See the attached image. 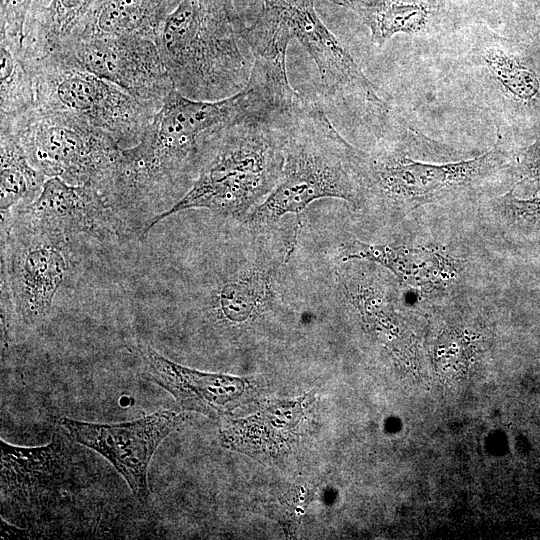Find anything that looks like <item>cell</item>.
Segmentation results:
<instances>
[{
    "instance_id": "d6986e66",
    "label": "cell",
    "mask_w": 540,
    "mask_h": 540,
    "mask_svg": "<svg viewBox=\"0 0 540 540\" xmlns=\"http://www.w3.org/2000/svg\"><path fill=\"white\" fill-rule=\"evenodd\" d=\"M1 218L33 202L48 179L29 161L23 148L7 129H0Z\"/></svg>"
},
{
    "instance_id": "484cf974",
    "label": "cell",
    "mask_w": 540,
    "mask_h": 540,
    "mask_svg": "<svg viewBox=\"0 0 540 540\" xmlns=\"http://www.w3.org/2000/svg\"><path fill=\"white\" fill-rule=\"evenodd\" d=\"M262 1H263V6L270 7V6H273V5L277 4L281 0H262Z\"/></svg>"
},
{
    "instance_id": "9c48e42d",
    "label": "cell",
    "mask_w": 540,
    "mask_h": 540,
    "mask_svg": "<svg viewBox=\"0 0 540 540\" xmlns=\"http://www.w3.org/2000/svg\"><path fill=\"white\" fill-rule=\"evenodd\" d=\"M50 54L121 87L156 110L174 88L152 36L66 39Z\"/></svg>"
},
{
    "instance_id": "8992f818",
    "label": "cell",
    "mask_w": 540,
    "mask_h": 540,
    "mask_svg": "<svg viewBox=\"0 0 540 540\" xmlns=\"http://www.w3.org/2000/svg\"><path fill=\"white\" fill-rule=\"evenodd\" d=\"M36 104L73 113L112 136L137 144L158 111L95 74L53 54L34 60Z\"/></svg>"
},
{
    "instance_id": "7402d4cb",
    "label": "cell",
    "mask_w": 540,
    "mask_h": 540,
    "mask_svg": "<svg viewBox=\"0 0 540 540\" xmlns=\"http://www.w3.org/2000/svg\"><path fill=\"white\" fill-rule=\"evenodd\" d=\"M500 212L510 221L532 224L540 221V195L519 199L514 195V187L497 201Z\"/></svg>"
},
{
    "instance_id": "ac0fdd59",
    "label": "cell",
    "mask_w": 540,
    "mask_h": 540,
    "mask_svg": "<svg viewBox=\"0 0 540 540\" xmlns=\"http://www.w3.org/2000/svg\"><path fill=\"white\" fill-rule=\"evenodd\" d=\"M350 9L369 28L371 40L378 46L396 34L422 33L432 15L428 0H353Z\"/></svg>"
},
{
    "instance_id": "7c38bea8",
    "label": "cell",
    "mask_w": 540,
    "mask_h": 540,
    "mask_svg": "<svg viewBox=\"0 0 540 540\" xmlns=\"http://www.w3.org/2000/svg\"><path fill=\"white\" fill-rule=\"evenodd\" d=\"M6 217L68 240L77 235L115 237L125 225L96 186L73 185L58 177L48 178L33 202Z\"/></svg>"
},
{
    "instance_id": "d4e9b609",
    "label": "cell",
    "mask_w": 540,
    "mask_h": 540,
    "mask_svg": "<svg viewBox=\"0 0 540 540\" xmlns=\"http://www.w3.org/2000/svg\"><path fill=\"white\" fill-rule=\"evenodd\" d=\"M313 1L315 2V0ZM329 1L333 2L334 4H337L346 8H350L353 0H329Z\"/></svg>"
},
{
    "instance_id": "3957f363",
    "label": "cell",
    "mask_w": 540,
    "mask_h": 540,
    "mask_svg": "<svg viewBox=\"0 0 540 540\" xmlns=\"http://www.w3.org/2000/svg\"><path fill=\"white\" fill-rule=\"evenodd\" d=\"M245 30L233 0H182L157 38L173 87L202 101L244 90L254 64Z\"/></svg>"
},
{
    "instance_id": "e0dca14e",
    "label": "cell",
    "mask_w": 540,
    "mask_h": 540,
    "mask_svg": "<svg viewBox=\"0 0 540 540\" xmlns=\"http://www.w3.org/2000/svg\"><path fill=\"white\" fill-rule=\"evenodd\" d=\"M480 56L504 96L520 106H536L540 101V73L533 63L513 51L504 39L484 44Z\"/></svg>"
},
{
    "instance_id": "7a4b0ae2",
    "label": "cell",
    "mask_w": 540,
    "mask_h": 540,
    "mask_svg": "<svg viewBox=\"0 0 540 540\" xmlns=\"http://www.w3.org/2000/svg\"><path fill=\"white\" fill-rule=\"evenodd\" d=\"M364 159L365 153L340 135L318 104L301 97L288 122L280 179L241 222L277 223L322 198L364 206L368 202Z\"/></svg>"
},
{
    "instance_id": "52a82bcc",
    "label": "cell",
    "mask_w": 540,
    "mask_h": 540,
    "mask_svg": "<svg viewBox=\"0 0 540 540\" xmlns=\"http://www.w3.org/2000/svg\"><path fill=\"white\" fill-rule=\"evenodd\" d=\"M501 140L498 136L489 151L475 158L440 164L414 160L397 147L365 154L368 201L375 198L395 208L415 209L472 187L504 166Z\"/></svg>"
},
{
    "instance_id": "ba28073f",
    "label": "cell",
    "mask_w": 540,
    "mask_h": 540,
    "mask_svg": "<svg viewBox=\"0 0 540 540\" xmlns=\"http://www.w3.org/2000/svg\"><path fill=\"white\" fill-rule=\"evenodd\" d=\"M68 239L1 219L2 298L26 326L41 324L68 274Z\"/></svg>"
},
{
    "instance_id": "9a60e30c",
    "label": "cell",
    "mask_w": 540,
    "mask_h": 540,
    "mask_svg": "<svg viewBox=\"0 0 540 540\" xmlns=\"http://www.w3.org/2000/svg\"><path fill=\"white\" fill-rule=\"evenodd\" d=\"M96 0H45L27 17L23 47L31 59L45 57L71 34Z\"/></svg>"
},
{
    "instance_id": "44dd1931",
    "label": "cell",
    "mask_w": 540,
    "mask_h": 540,
    "mask_svg": "<svg viewBox=\"0 0 540 540\" xmlns=\"http://www.w3.org/2000/svg\"><path fill=\"white\" fill-rule=\"evenodd\" d=\"M35 0H1L0 39L24 42L27 17Z\"/></svg>"
},
{
    "instance_id": "30bf717a",
    "label": "cell",
    "mask_w": 540,
    "mask_h": 540,
    "mask_svg": "<svg viewBox=\"0 0 540 540\" xmlns=\"http://www.w3.org/2000/svg\"><path fill=\"white\" fill-rule=\"evenodd\" d=\"M181 420L174 411L158 410L128 422L101 424L63 418L61 424L76 442L105 457L125 479L134 496L146 503L150 495L147 482L150 460Z\"/></svg>"
},
{
    "instance_id": "ffe728a7",
    "label": "cell",
    "mask_w": 540,
    "mask_h": 540,
    "mask_svg": "<svg viewBox=\"0 0 540 540\" xmlns=\"http://www.w3.org/2000/svg\"><path fill=\"white\" fill-rule=\"evenodd\" d=\"M0 123L5 124L36 105L34 59L22 44L0 39Z\"/></svg>"
},
{
    "instance_id": "8fae6325",
    "label": "cell",
    "mask_w": 540,
    "mask_h": 540,
    "mask_svg": "<svg viewBox=\"0 0 540 540\" xmlns=\"http://www.w3.org/2000/svg\"><path fill=\"white\" fill-rule=\"evenodd\" d=\"M276 10L289 29L314 60L321 84L333 98L362 101L373 111L385 114L389 108L378 95L349 51L325 26L313 0H288Z\"/></svg>"
},
{
    "instance_id": "cb8c5ba5",
    "label": "cell",
    "mask_w": 540,
    "mask_h": 540,
    "mask_svg": "<svg viewBox=\"0 0 540 540\" xmlns=\"http://www.w3.org/2000/svg\"><path fill=\"white\" fill-rule=\"evenodd\" d=\"M152 18L158 28L161 27L166 18L178 7L182 0H149Z\"/></svg>"
},
{
    "instance_id": "2e32d148",
    "label": "cell",
    "mask_w": 540,
    "mask_h": 540,
    "mask_svg": "<svg viewBox=\"0 0 540 540\" xmlns=\"http://www.w3.org/2000/svg\"><path fill=\"white\" fill-rule=\"evenodd\" d=\"M149 0H96L67 39L143 34L158 38Z\"/></svg>"
},
{
    "instance_id": "5bb4252c",
    "label": "cell",
    "mask_w": 540,
    "mask_h": 540,
    "mask_svg": "<svg viewBox=\"0 0 540 540\" xmlns=\"http://www.w3.org/2000/svg\"><path fill=\"white\" fill-rule=\"evenodd\" d=\"M152 380L186 410L215 418L243 392L239 378L206 373L175 363L148 345L140 348Z\"/></svg>"
},
{
    "instance_id": "4fadbf2b",
    "label": "cell",
    "mask_w": 540,
    "mask_h": 540,
    "mask_svg": "<svg viewBox=\"0 0 540 540\" xmlns=\"http://www.w3.org/2000/svg\"><path fill=\"white\" fill-rule=\"evenodd\" d=\"M341 259L374 263L391 272L406 286L422 291L447 286L460 270L454 257L429 246L351 240L344 244Z\"/></svg>"
},
{
    "instance_id": "277c9868",
    "label": "cell",
    "mask_w": 540,
    "mask_h": 540,
    "mask_svg": "<svg viewBox=\"0 0 540 540\" xmlns=\"http://www.w3.org/2000/svg\"><path fill=\"white\" fill-rule=\"evenodd\" d=\"M299 99L291 106L252 115L229 127L192 187L152 223L150 230L173 214L199 208L242 221L280 179L288 122Z\"/></svg>"
},
{
    "instance_id": "603a6c76",
    "label": "cell",
    "mask_w": 540,
    "mask_h": 540,
    "mask_svg": "<svg viewBox=\"0 0 540 540\" xmlns=\"http://www.w3.org/2000/svg\"><path fill=\"white\" fill-rule=\"evenodd\" d=\"M518 177L520 181H530L540 189V138L526 148L519 156Z\"/></svg>"
},
{
    "instance_id": "6da1fadb",
    "label": "cell",
    "mask_w": 540,
    "mask_h": 540,
    "mask_svg": "<svg viewBox=\"0 0 540 540\" xmlns=\"http://www.w3.org/2000/svg\"><path fill=\"white\" fill-rule=\"evenodd\" d=\"M296 96L286 66L261 57L254 58L247 86L234 96L194 100L173 88L140 141L121 148L102 194L124 224L143 220L146 237L152 223L192 187L229 127L289 106Z\"/></svg>"
},
{
    "instance_id": "5b68a950",
    "label": "cell",
    "mask_w": 540,
    "mask_h": 540,
    "mask_svg": "<svg viewBox=\"0 0 540 540\" xmlns=\"http://www.w3.org/2000/svg\"><path fill=\"white\" fill-rule=\"evenodd\" d=\"M9 130L30 163L47 178L73 185L92 184L100 191L109 179L121 146L109 134L81 117L35 105L12 121Z\"/></svg>"
}]
</instances>
